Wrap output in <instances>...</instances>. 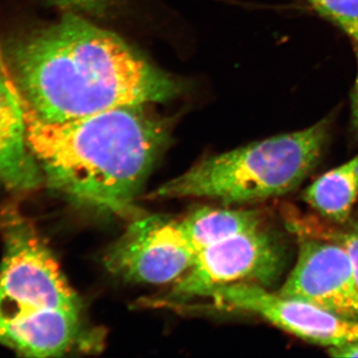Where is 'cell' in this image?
<instances>
[{
  "label": "cell",
  "mask_w": 358,
  "mask_h": 358,
  "mask_svg": "<svg viewBox=\"0 0 358 358\" xmlns=\"http://www.w3.org/2000/svg\"><path fill=\"white\" fill-rule=\"evenodd\" d=\"M10 65L20 95L47 121L164 102L179 90L114 33L74 14L14 45Z\"/></svg>",
  "instance_id": "obj_1"
},
{
  "label": "cell",
  "mask_w": 358,
  "mask_h": 358,
  "mask_svg": "<svg viewBox=\"0 0 358 358\" xmlns=\"http://www.w3.org/2000/svg\"><path fill=\"white\" fill-rule=\"evenodd\" d=\"M21 101L28 145L44 182L79 208L117 217L136 215L134 201L166 143L164 122L143 106L47 121L22 96Z\"/></svg>",
  "instance_id": "obj_2"
},
{
  "label": "cell",
  "mask_w": 358,
  "mask_h": 358,
  "mask_svg": "<svg viewBox=\"0 0 358 358\" xmlns=\"http://www.w3.org/2000/svg\"><path fill=\"white\" fill-rule=\"evenodd\" d=\"M331 121L279 134L205 159L155 189L150 199L206 197L225 204L262 201L298 188L319 164Z\"/></svg>",
  "instance_id": "obj_3"
},
{
  "label": "cell",
  "mask_w": 358,
  "mask_h": 358,
  "mask_svg": "<svg viewBox=\"0 0 358 358\" xmlns=\"http://www.w3.org/2000/svg\"><path fill=\"white\" fill-rule=\"evenodd\" d=\"M0 266V322L46 308L81 313V303L50 250L21 218L6 224Z\"/></svg>",
  "instance_id": "obj_4"
},
{
  "label": "cell",
  "mask_w": 358,
  "mask_h": 358,
  "mask_svg": "<svg viewBox=\"0 0 358 358\" xmlns=\"http://www.w3.org/2000/svg\"><path fill=\"white\" fill-rule=\"evenodd\" d=\"M286 248L271 231L260 227L200 250L190 268L173 282V303L205 298L213 289L237 282L270 287L282 274Z\"/></svg>",
  "instance_id": "obj_5"
},
{
  "label": "cell",
  "mask_w": 358,
  "mask_h": 358,
  "mask_svg": "<svg viewBox=\"0 0 358 358\" xmlns=\"http://www.w3.org/2000/svg\"><path fill=\"white\" fill-rule=\"evenodd\" d=\"M205 298L214 308L253 313L273 326L315 345L333 348L358 339V320L346 319L308 301L272 293L266 287L237 282Z\"/></svg>",
  "instance_id": "obj_6"
},
{
  "label": "cell",
  "mask_w": 358,
  "mask_h": 358,
  "mask_svg": "<svg viewBox=\"0 0 358 358\" xmlns=\"http://www.w3.org/2000/svg\"><path fill=\"white\" fill-rule=\"evenodd\" d=\"M195 255L180 221L145 216L134 220L110 247L105 265L127 281L166 284L185 274Z\"/></svg>",
  "instance_id": "obj_7"
},
{
  "label": "cell",
  "mask_w": 358,
  "mask_h": 358,
  "mask_svg": "<svg viewBox=\"0 0 358 358\" xmlns=\"http://www.w3.org/2000/svg\"><path fill=\"white\" fill-rule=\"evenodd\" d=\"M278 293L358 320V286L352 260L341 244L327 238L299 237L296 264Z\"/></svg>",
  "instance_id": "obj_8"
},
{
  "label": "cell",
  "mask_w": 358,
  "mask_h": 358,
  "mask_svg": "<svg viewBox=\"0 0 358 358\" xmlns=\"http://www.w3.org/2000/svg\"><path fill=\"white\" fill-rule=\"evenodd\" d=\"M43 182V173L28 145L20 92L13 81L0 75V185L22 192Z\"/></svg>",
  "instance_id": "obj_9"
},
{
  "label": "cell",
  "mask_w": 358,
  "mask_h": 358,
  "mask_svg": "<svg viewBox=\"0 0 358 358\" xmlns=\"http://www.w3.org/2000/svg\"><path fill=\"white\" fill-rule=\"evenodd\" d=\"M80 313L46 308L0 322V345L24 357H61L79 343Z\"/></svg>",
  "instance_id": "obj_10"
},
{
  "label": "cell",
  "mask_w": 358,
  "mask_h": 358,
  "mask_svg": "<svg viewBox=\"0 0 358 358\" xmlns=\"http://www.w3.org/2000/svg\"><path fill=\"white\" fill-rule=\"evenodd\" d=\"M358 196V155L308 186L303 201L324 218L338 224L348 222Z\"/></svg>",
  "instance_id": "obj_11"
},
{
  "label": "cell",
  "mask_w": 358,
  "mask_h": 358,
  "mask_svg": "<svg viewBox=\"0 0 358 358\" xmlns=\"http://www.w3.org/2000/svg\"><path fill=\"white\" fill-rule=\"evenodd\" d=\"M262 214L254 210L202 208L182 221L181 227L195 251L240 233L262 227Z\"/></svg>",
  "instance_id": "obj_12"
},
{
  "label": "cell",
  "mask_w": 358,
  "mask_h": 358,
  "mask_svg": "<svg viewBox=\"0 0 358 358\" xmlns=\"http://www.w3.org/2000/svg\"><path fill=\"white\" fill-rule=\"evenodd\" d=\"M358 43V0H303Z\"/></svg>",
  "instance_id": "obj_13"
},
{
  "label": "cell",
  "mask_w": 358,
  "mask_h": 358,
  "mask_svg": "<svg viewBox=\"0 0 358 358\" xmlns=\"http://www.w3.org/2000/svg\"><path fill=\"white\" fill-rule=\"evenodd\" d=\"M315 235L338 242L348 251L350 260H352L355 280H357L358 286V220L350 224L345 229L329 230L322 232V234L320 233V234Z\"/></svg>",
  "instance_id": "obj_14"
},
{
  "label": "cell",
  "mask_w": 358,
  "mask_h": 358,
  "mask_svg": "<svg viewBox=\"0 0 358 358\" xmlns=\"http://www.w3.org/2000/svg\"><path fill=\"white\" fill-rule=\"evenodd\" d=\"M49 1L73 10L99 13L109 6L112 0H49Z\"/></svg>",
  "instance_id": "obj_15"
},
{
  "label": "cell",
  "mask_w": 358,
  "mask_h": 358,
  "mask_svg": "<svg viewBox=\"0 0 358 358\" xmlns=\"http://www.w3.org/2000/svg\"><path fill=\"white\" fill-rule=\"evenodd\" d=\"M327 352L334 357H358V339L345 345L329 348Z\"/></svg>",
  "instance_id": "obj_16"
},
{
  "label": "cell",
  "mask_w": 358,
  "mask_h": 358,
  "mask_svg": "<svg viewBox=\"0 0 358 358\" xmlns=\"http://www.w3.org/2000/svg\"><path fill=\"white\" fill-rule=\"evenodd\" d=\"M357 78H355V87L352 91V124L355 129H357L358 133V50L357 52Z\"/></svg>",
  "instance_id": "obj_17"
}]
</instances>
